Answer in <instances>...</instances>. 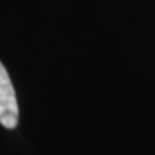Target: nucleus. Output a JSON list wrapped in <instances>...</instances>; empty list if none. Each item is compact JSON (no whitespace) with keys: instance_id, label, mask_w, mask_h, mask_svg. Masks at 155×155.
<instances>
[{"instance_id":"f257e3e1","label":"nucleus","mask_w":155,"mask_h":155,"mask_svg":"<svg viewBox=\"0 0 155 155\" xmlns=\"http://www.w3.org/2000/svg\"><path fill=\"white\" fill-rule=\"evenodd\" d=\"M19 121V106L9 73L0 62V124L13 129Z\"/></svg>"}]
</instances>
